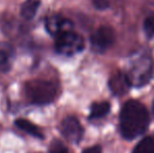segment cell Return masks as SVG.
<instances>
[{
  "mask_svg": "<svg viewBox=\"0 0 154 153\" xmlns=\"http://www.w3.org/2000/svg\"><path fill=\"white\" fill-rule=\"evenodd\" d=\"M131 83L129 81L127 74L122 72H118L109 80V88L111 92L116 96H125L130 89Z\"/></svg>",
  "mask_w": 154,
  "mask_h": 153,
  "instance_id": "ba28073f",
  "label": "cell"
},
{
  "mask_svg": "<svg viewBox=\"0 0 154 153\" xmlns=\"http://www.w3.org/2000/svg\"><path fill=\"white\" fill-rule=\"evenodd\" d=\"M15 59V49L8 42H0V72H8Z\"/></svg>",
  "mask_w": 154,
  "mask_h": 153,
  "instance_id": "9c48e42d",
  "label": "cell"
},
{
  "mask_svg": "<svg viewBox=\"0 0 154 153\" xmlns=\"http://www.w3.org/2000/svg\"><path fill=\"white\" fill-rule=\"evenodd\" d=\"M152 112H153V115H154V102H153V104H152Z\"/></svg>",
  "mask_w": 154,
  "mask_h": 153,
  "instance_id": "ac0fdd59",
  "label": "cell"
},
{
  "mask_svg": "<svg viewBox=\"0 0 154 153\" xmlns=\"http://www.w3.org/2000/svg\"><path fill=\"white\" fill-rule=\"evenodd\" d=\"M85 47V41L80 34L72 31L65 32V33L56 37L55 49L58 54L66 57L77 55L83 51Z\"/></svg>",
  "mask_w": 154,
  "mask_h": 153,
  "instance_id": "277c9868",
  "label": "cell"
},
{
  "mask_svg": "<svg viewBox=\"0 0 154 153\" xmlns=\"http://www.w3.org/2000/svg\"><path fill=\"white\" fill-rule=\"evenodd\" d=\"M127 76L131 86L142 87L148 84L153 77V61L150 56L144 54L134 59Z\"/></svg>",
  "mask_w": 154,
  "mask_h": 153,
  "instance_id": "3957f363",
  "label": "cell"
},
{
  "mask_svg": "<svg viewBox=\"0 0 154 153\" xmlns=\"http://www.w3.org/2000/svg\"><path fill=\"white\" fill-rule=\"evenodd\" d=\"M89 40L92 51L97 54H104L113 45L116 41V33L112 27L103 25L90 36Z\"/></svg>",
  "mask_w": 154,
  "mask_h": 153,
  "instance_id": "5b68a950",
  "label": "cell"
},
{
  "mask_svg": "<svg viewBox=\"0 0 154 153\" xmlns=\"http://www.w3.org/2000/svg\"><path fill=\"white\" fill-rule=\"evenodd\" d=\"M60 92L59 84L45 79H34L24 85V94L31 104L44 106L51 104Z\"/></svg>",
  "mask_w": 154,
  "mask_h": 153,
  "instance_id": "7a4b0ae2",
  "label": "cell"
},
{
  "mask_svg": "<svg viewBox=\"0 0 154 153\" xmlns=\"http://www.w3.org/2000/svg\"><path fill=\"white\" fill-rule=\"evenodd\" d=\"M110 111L109 102H97L93 103L90 108L89 120H99L106 116Z\"/></svg>",
  "mask_w": 154,
  "mask_h": 153,
  "instance_id": "7c38bea8",
  "label": "cell"
},
{
  "mask_svg": "<svg viewBox=\"0 0 154 153\" xmlns=\"http://www.w3.org/2000/svg\"><path fill=\"white\" fill-rule=\"evenodd\" d=\"M132 153H154V137L148 136L143 139Z\"/></svg>",
  "mask_w": 154,
  "mask_h": 153,
  "instance_id": "4fadbf2b",
  "label": "cell"
},
{
  "mask_svg": "<svg viewBox=\"0 0 154 153\" xmlns=\"http://www.w3.org/2000/svg\"><path fill=\"white\" fill-rule=\"evenodd\" d=\"M82 153H102V148H101V146H99V145L91 146V147L84 149Z\"/></svg>",
  "mask_w": 154,
  "mask_h": 153,
  "instance_id": "e0dca14e",
  "label": "cell"
},
{
  "mask_svg": "<svg viewBox=\"0 0 154 153\" xmlns=\"http://www.w3.org/2000/svg\"><path fill=\"white\" fill-rule=\"evenodd\" d=\"M144 31L148 38L154 37V12L150 13L144 20Z\"/></svg>",
  "mask_w": 154,
  "mask_h": 153,
  "instance_id": "5bb4252c",
  "label": "cell"
},
{
  "mask_svg": "<svg viewBox=\"0 0 154 153\" xmlns=\"http://www.w3.org/2000/svg\"><path fill=\"white\" fill-rule=\"evenodd\" d=\"M49 153H69L67 147L59 139H54L49 145Z\"/></svg>",
  "mask_w": 154,
  "mask_h": 153,
  "instance_id": "9a60e30c",
  "label": "cell"
},
{
  "mask_svg": "<svg viewBox=\"0 0 154 153\" xmlns=\"http://www.w3.org/2000/svg\"><path fill=\"white\" fill-rule=\"evenodd\" d=\"M41 4L40 0H25L20 8V15L24 20H32Z\"/></svg>",
  "mask_w": 154,
  "mask_h": 153,
  "instance_id": "8fae6325",
  "label": "cell"
},
{
  "mask_svg": "<svg viewBox=\"0 0 154 153\" xmlns=\"http://www.w3.org/2000/svg\"><path fill=\"white\" fill-rule=\"evenodd\" d=\"M45 29L49 35L56 38L65 32L72 31L73 23L71 22V20L63 16L54 15L45 19Z\"/></svg>",
  "mask_w": 154,
  "mask_h": 153,
  "instance_id": "52a82bcc",
  "label": "cell"
},
{
  "mask_svg": "<svg viewBox=\"0 0 154 153\" xmlns=\"http://www.w3.org/2000/svg\"><path fill=\"white\" fill-rule=\"evenodd\" d=\"M93 6H94L97 10L103 11V10H107L110 6V2L109 0H92Z\"/></svg>",
  "mask_w": 154,
  "mask_h": 153,
  "instance_id": "2e32d148",
  "label": "cell"
},
{
  "mask_svg": "<svg viewBox=\"0 0 154 153\" xmlns=\"http://www.w3.org/2000/svg\"><path fill=\"white\" fill-rule=\"evenodd\" d=\"M14 124L18 129L24 131L25 133L36 137V139H44V135L41 132L40 128L37 127L35 124H32V122H29V120H25V118H17L14 122Z\"/></svg>",
  "mask_w": 154,
  "mask_h": 153,
  "instance_id": "30bf717a",
  "label": "cell"
},
{
  "mask_svg": "<svg viewBox=\"0 0 154 153\" xmlns=\"http://www.w3.org/2000/svg\"><path fill=\"white\" fill-rule=\"evenodd\" d=\"M150 116L146 106L136 100L126 102L120 113V131L125 139L132 141L147 131Z\"/></svg>",
  "mask_w": 154,
  "mask_h": 153,
  "instance_id": "6da1fadb",
  "label": "cell"
},
{
  "mask_svg": "<svg viewBox=\"0 0 154 153\" xmlns=\"http://www.w3.org/2000/svg\"><path fill=\"white\" fill-rule=\"evenodd\" d=\"M62 135L70 143L78 144L84 135V128L75 116H66L60 125Z\"/></svg>",
  "mask_w": 154,
  "mask_h": 153,
  "instance_id": "8992f818",
  "label": "cell"
}]
</instances>
